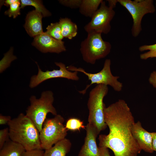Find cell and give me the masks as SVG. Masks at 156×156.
<instances>
[{
  "label": "cell",
  "mask_w": 156,
  "mask_h": 156,
  "mask_svg": "<svg viewBox=\"0 0 156 156\" xmlns=\"http://www.w3.org/2000/svg\"><path fill=\"white\" fill-rule=\"evenodd\" d=\"M100 156H111L108 148L99 147Z\"/></svg>",
  "instance_id": "obj_30"
},
{
  "label": "cell",
  "mask_w": 156,
  "mask_h": 156,
  "mask_svg": "<svg viewBox=\"0 0 156 156\" xmlns=\"http://www.w3.org/2000/svg\"><path fill=\"white\" fill-rule=\"evenodd\" d=\"M19 1V0H6L5 1H1L2 3H0L1 4V5H2V4H3V5L4 4L5 6H8Z\"/></svg>",
  "instance_id": "obj_31"
},
{
  "label": "cell",
  "mask_w": 156,
  "mask_h": 156,
  "mask_svg": "<svg viewBox=\"0 0 156 156\" xmlns=\"http://www.w3.org/2000/svg\"><path fill=\"white\" fill-rule=\"evenodd\" d=\"M68 130L79 131L81 129H86V126L83 125V122L80 120L76 118H70L67 121L65 126Z\"/></svg>",
  "instance_id": "obj_23"
},
{
  "label": "cell",
  "mask_w": 156,
  "mask_h": 156,
  "mask_svg": "<svg viewBox=\"0 0 156 156\" xmlns=\"http://www.w3.org/2000/svg\"><path fill=\"white\" fill-rule=\"evenodd\" d=\"M58 22L64 38L71 40L77 36L78 31L77 25L70 18L67 17L61 18Z\"/></svg>",
  "instance_id": "obj_16"
},
{
  "label": "cell",
  "mask_w": 156,
  "mask_h": 156,
  "mask_svg": "<svg viewBox=\"0 0 156 156\" xmlns=\"http://www.w3.org/2000/svg\"><path fill=\"white\" fill-rule=\"evenodd\" d=\"M117 3L125 7L131 15L133 20L131 34L137 37L142 30L141 22L146 14L153 13L155 8L153 0H117Z\"/></svg>",
  "instance_id": "obj_8"
},
{
  "label": "cell",
  "mask_w": 156,
  "mask_h": 156,
  "mask_svg": "<svg viewBox=\"0 0 156 156\" xmlns=\"http://www.w3.org/2000/svg\"><path fill=\"white\" fill-rule=\"evenodd\" d=\"M115 14L113 8L107 6L103 1L100 7L84 27L87 34L92 33L108 34L111 29L110 22Z\"/></svg>",
  "instance_id": "obj_9"
},
{
  "label": "cell",
  "mask_w": 156,
  "mask_h": 156,
  "mask_svg": "<svg viewBox=\"0 0 156 156\" xmlns=\"http://www.w3.org/2000/svg\"><path fill=\"white\" fill-rule=\"evenodd\" d=\"M103 111L109 133L99 135V147L110 149L114 156H137L142 150L132 135L134 118L125 101L120 99L105 105Z\"/></svg>",
  "instance_id": "obj_1"
},
{
  "label": "cell",
  "mask_w": 156,
  "mask_h": 156,
  "mask_svg": "<svg viewBox=\"0 0 156 156\" xmlns=\"http://www.w3.org/2000/svg\"><path fill=\"white\" fill-rule=\"evenodd\" d=\"M44 153L42 149L25 150L21 156H43Z\"/></svg>",
  "instance_id": "obj_27"
},
{
  "label": "cell",
  "mask_w": 156,
  "mask_h": 156,
  "mask_svg": "<svg viewBox=\"0 0 156 156\" xmlns=\"http://www.w3.org/2000/svg\"><path fill=\"white\" fill-rule=\"evenodd\" d=\"M21 9V2L19 1L14 3L10 6L9 8L5 11L4 14L9 17H12L14 18L20 15Z\"/></svg>",
  "instance_id": "obj_24"
},
{
  "label": "cell",
  "mask_w": 156,
  "mask_h": 156,
  "mask_svg": "<svg viewBox=\"0 0 156 156\" xmlns=\"http://www.w3.org/2000/svg\"><path fill=\"white\" fill-rule=\"evenodd\" d=\"M103 0H82L79 8L80 13L91 18L99 9Z\"/></svg>",
  "instance_id": "obj_18"
},
{
  "label": "cell",
  "mask_w": 156,
  "mask_h": 156,
  "mask_svg": "<svg viewBox=\"0 0 156 156\" xmlns=\"http://www.w3.org/2000/svg\"><path fill=\"white\" fill-rule=\"evenodd\" d=\"M131 130L133 137L140 149L147 153H153L154 151L151 132L144 129L139 121L133 123Z\"/></svg>",
  "instance_id": "obj_12"
},
{
  "label": "cell",
  "mask_w": 156,
  "mask_h": 156,
  "mask_svg": "<svg viewBox=\"0 0 156 156\" xmlns=\"http://www.w3.org/2000/svg\"><path fill=\"white\" fill-rule=\"evenodd\" d=\"M64 121V118L60 114L46 119L40 132L42 149H48L66 138L68 130L63 124Z\"/></svg>",
  "instance_id": "obj_7"
},
{
  "label": "cell",
  "mask_w": 156,
  "mask_h": 156,
  "mask_svg": "<svg viewBox=\"0 0 156 156\" xmlns=\"http://www.w3.org/2000/svg\"><path fill=\"white\" fill-rule=\"evenodd\" d=\"M71 146L70 141L65 138L45 150L43 156H66L70 152Z\"/></svg>",
  "instance_id": "obj_15"
},
{
  "label": "cell",
  "mask_w": 156,
  "mask_h": 156,
  "mask_svg": "<svg viewBox=\"0 0 156 156\" xmlns=\"http://www.w3.org/2000/svg\"><path fill=\"white\" fill-rule=\"evenodd\" d=\"M45 32L47 34L57 40H62L64 38L62 36L61 28L58 22L52 23L46 28Z\"/></svg>",
  "instance_id": "obj_20"
},
{
  "label": "cell",
  "mask_w": 156,
  "mask_h": 156,
  "mask_svg": "<svg viewBox=\"0 0 156 156\" xmlns=\"http://www.w3.org/2000/svg\"><path fill=\"white\" fill-rule=\"evenodd\" d=\"M139 50L140 51H148L140 55V58L141 60H146L149 58L156 57V43L141 46L139 48Z\"/></svg>",
  "instance_id": "obj_22"
},
{
  "label": "cell",
  "mask_w": 156,
  "mask_h": 156,
  "mask_svg": "<svg viewBox=\"0 0 156 156\" xmlns=\"http://www.w3.org/2000/svg\"><path fill=\"white\" fill-rule=\"evenodd\" d=\"M111 60L109 59L105 60L103 67L99 72L96 73H91L87 72L83 68H77L74 66L70 65L67 67L68 70L71 71L80 72L84 74L90 81V84L86 85L83 90L79 92L84 94L88 89L93 84L96 85L103 84L111 86L117 92H120L122 89V83L119 81L118 79L119 77L113 75L111 69Z\"/></svg>",
  "instance_id": "obj_6"
},
{
  "label": "cell",
  "mask_w": 156,
  "mask_h": 156,
  "mask_svg": "<svg viewBox=\"0 0 156 156\" xmlns=\"http://www.w3.org/2000/svg\"><path fill=\"white\" fill-rule=\"evenodd\" d=\"M13 48L11 47L9 50L4 54L0 61V73H1L9 67L11 62L17 57L13 55Z\"/></svg>",
  "instance_id": "obj_21"
},
{
  "label": "cell",
  "mask_w": 156,
  "mask_h": 156,
  "mask_svg": "<svg viewBox=\"0 0 156 156\" xmlns=\"http://www.w3.org/2000/svg\"><path fill=\"white\" fill-rule=\"evenodd\" d=\"M108 90L107 86L98 84L89 93L87 104L89 111L88 123L94 128L98 134L107 127L104 119L103 110L105 105L103 101Z\"/></svg>",
  "instance_id": "obj_3"
},
{
  "label": "cell",
  "mask_w": 156,
  "mask_h": 156,
  "mask_svg": "<svg viewBox=\"0 0 156 156\" xmlns=\"http://www.w3.org/2000/svg\"><path fill=\"white\" fill-rule=\"evenodd\" d=\"M153 140V148L154 151H156V132H151Z\"/></svg>",
  "instance_id": "obj_32"
},
{
  "label": "cell",
  "mask_w": 156,
  "mask_h": 156,
  "mask_svg": "<svg viewBox=\"0 0 156 156\" xmlns=\"http://www.w3.org/2000/svg\"><path fill=\"white\" fill-rule=\"evenodd\" d=\"M21 8H23L27 6H33L35 10L40 12L44 17L51 15V12L43 5L42 2L40 0H21Z\"/></svg>",
  "instance_id": "obj_19"
},
{
  "label": "cell",
  "mask_w": 156,
  "mask_h": 156,
  "mask_svg": "<svg viewBox=\"0 0 156 156\" xmlns=\"http://www.w3.org/2000/svg\"><path fill=\"white\" fill-rule=\"evenodd\" d=\"M107 1L108 2V6L113 9L115 7L116 4L117 3V0H108Z\"/></svg>",
  "instance_id": "obj_33"
},
{
  "label": "cell",
  "mask_w": 156,
  "mask_h": 156,
  "mask_svg": "<svg viewBox=\"0 0 156 156\" xmlns=\"http://www.w3.org/2000/svg\"><path fill=\"white\" fill-rule=\"evenodd\" d=\"M32 45L43 53H59L66 50L64 42L53 38L45 32L34 38Z\"/></svg>",
  "instance_id": "obj_11"
},
{
  "label": "cell",
  "mask_w": 156,
  "mask_h": 156,
  "mask_svg": "<svg viewBox=\"0 0 156 156\" xmlns=\"http://www.w3.org/2000/svg\"><path fill=\"white\" fill-rule=\"evenodd\" d=\"M54 99L53 93L50 90L42 92L39 99L34 95L30 98V104L26 110L25 115L32 122L39 132L48 113L55 116L57 114L53 105Z\"/></svg>",
  "instance_id": "obj_4"
},
{
  "label": "cell",
  "mask_w": 156,
  "mask_h": 156,
  "mask_svg": "<svg viewBox=\"0 0 156 156\" xmlns=\"http://www.w3.org/2000/svg\"><path fill=\"white\" fill-rule=\"evenodd\" d=\"M36 63L38 66V72L37 75H33L31 78L29 84L31 88H34L43 82L51 79L61 78L75 81L79 79L78 72L68 70L65 65L62 62H55V64L59 67V69L47 70L44 72L42 70Z\"/></svg>",
  "instance_id": "obj_10"
},
{
  "label": "cell",
  "mask_w": 156,
  "mask_h": 156,
  "mask_svg": "<svg viewBox=\"0 0 156 156\" xmlns=\"http://www.w3.org/2000/svg\"><path fill=\"white\" fill-rule=\"evenodd\" d=\"M148 81L150 84L156 88V71H154L151 73Z\"/></svg>",
  "instance_id": "obj_28"
},
{
  "label": "cell",
  "mask_w": 156,
  "mask_h": 156,
  "mask_svg": "<svg viewBox=\"0 0 156 156\" xmlns=\"http://www.w3.org/2000/svg\"><path fill=\"white\" fill-rule=\"evenodd\" d=\"M25 151L21 145L9 139L0 149V156H21Z\"/></svg>",
  "instance_id": "obj_17"
},
{
  "label": "cell",
  "mask_w": 156,
  "mask_h": 156,
  "mask_svg": "<svg viewBox=\"0 0 156 156\" xmlns=\"http://www.w3.org/2000/svg\"><path fill=\"white\" fill-rule=\"evenodd\" d=\"M101 34H88L80 44V51L83 60L87 63L94 64L98 60L106 57L110 53V43L104 40Z\"/></svg>",
  "instance_id": "obj_5"
},
{
  "label": "cell",
  "mask_w": 156,
  "mask_h": 156,
  "mask_svg": "<svg viewBox=\"0 0 156 156\" xmlns=\"http://www.w3.org/2000/svg\"><path fill=\"white\" fill-rule=\"evenodd\" d=\"M82 0H60L59 3L62 5L72 9L79 8Z\"/></svg>",
  "instance_id": "obj_25"
},
{
  "label": "cell",
  "mask_w": 156,
  "mask_h": 156,
  "mask_svg": "<svg viewBox=\"0 0 156 156\" xmlns=\"http://www.w3.org/2000/svg\"><path fill=\"white\" fill-rule=\"evenodd\" d=\"M11 120L10 116H3L2 114L0 115V125H4L8 124L9 122Z\"/></svg>",
  "instance_id": "obj_29"
},
{
  "label": "cell",
  "mask_w": 156,
  "mask_h": 156,
  "mask_svg": "<svg viewBox=\"0 0 156 156\" xmlns=\"http://www.w3.org/2000/svg\"><path fill=\"white\" fill-rule=\"evenodd\" d=\"M9 129L6 128L0 130V149L5 143L9 140Z\"/></svg>",
  "instance_id": "obj_26"
},
{
  "label": "cell",
  "mask_w": 156,
  "mask_h": 156,
  "mask_svg": "<svg viewBox=\"0 0 156 156\" xmlns=\"http://www.w3.org/2000/svg\"><path fill=\"white\" fill-rule=\"evenodd\" d=\"M43 17L42 14L36 10L27 14L24 27L30 36L34 38L43 32L42 23Z\"/></svg>",
  "instance_id": "obj_14"
},
{
  "label": "cell",
  "mask_w": 156,
  "mask_h": 156,
  "mask_svg": "<svg viewBox=\"0 0 156 156\" xmlns=\"http://www.w3.org/2000/svg\"><path fill=\"white\" fill-rule=\"evenodd\" d=\"M86 130L84 143L78 156H100L96 140L98 134L94 128L88 123L86 126Z\"/></svg>",
  "instance_id": "obj_13"
},
{
  "label": "cell",
  "mask_w": 156,
  "mask_h": 156,
  "mask_svg": "<svg viewBox=\"0 0 156 156\" xmlns=\"http://www.w3.org/2000/svg\"><path fill=\"white\" fill-rule=\"evenodd\" d=\"M7 125L10 140L21 145L26 151L42 149L40 132L25 115L20 114Z\"/></svg>",
  "instance_id": "obj_2"
}]
</instances>
